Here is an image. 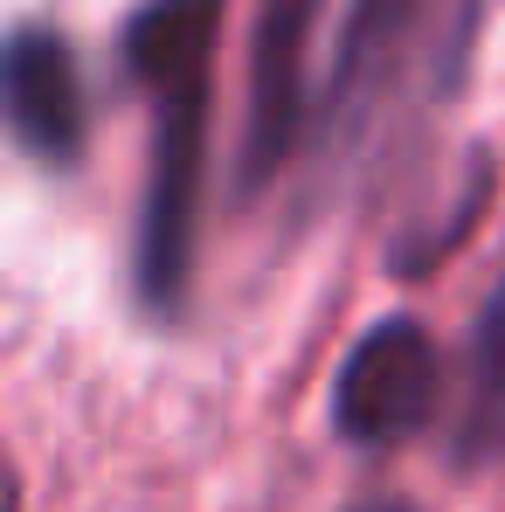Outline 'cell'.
I'll list each match as a JSON object with an SVG mask.
<instances>
[{"mask_svg":"<svg viewBox=\"0 0 505 512\" xmlns=\"http://www.w3.org/2000/svg\"><path fill=\"white\" fill-rule=\"evenodd\" d=\"M229 0H139L118 56L125 77L153 97L146 201H139V298L146 312H180L194 229H201V173H208V63Z\"/></svg>","mask_w":505,"mask_h":512,"instance_id":"6da1fadb","label":"cell"},{"mask_svg":"<svg viewBox=\"0 0 505 512\" xmlns=\"http://www.w3.org/2000/svg\"><path fill=\"white\" fill-rule=\"evenodd\" d=\"M0 90H7V132L28 160L70 173L84 160V77H77V49L42 28V21H21L7 35V56H0Z\"/></svg>","mask_w":505,"mask_h":512,"instance_id":"277c9868","label":"cell"},{"mask_svg":"<svg viewBox=\"0 0 505 512\" xmlns=\"http://www.w3.org/2000/svg\"><path fill=\"white\" fill-rule=\"evenodd\" d=\"M346 512H416L409 499H360V506H346Z\"/></svg>","mask_w":505,"mask_h":512,"instance_id":"8992f818","label":"cell"},{"mask_svg":"<svg viewBox=\"0 0 505 512\" xmlns=\"http://www.w3.org/2000/svg\"><path fill=\"white\" fill-rule=\"evenodd\" d=\"M450 464L457 471L505 464V284L471 319L464 395H457V416H450Z\"/></svg>","mask_w":505,"mask_h":512,"instance_id":"5b68a950","label":"cell"},{"mask_svg":"<svg viewBox=\"0 0 505 512\" xmlns=\"http://www.w3.org/2000/svg\"><path fill=\"white\" fill-rule=\"evenodd\" d=\"M443 353L422 319H381L346 346L333 374V429L353 450H395L436 423Z\"/></svg>","mask_w":505,"mask_h":512,"instance_id":"7a4b0ae2","label":"cell"},{"mask_svg":"<svg viewBox=\"0 0 505 512\" xmlns=\"http://www.w3.org/2000/svg\"><path fill=\"white\" fill-rule=\"evenodd\" d=\"M326 0H256L250 28V118H243V194L270 187L305 139V42Z\"/></svg>","mask_w":505,"mask_h":512,"instance_id":"3957f363","label":"cell"}]
</instances>
